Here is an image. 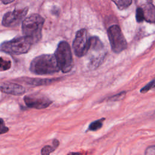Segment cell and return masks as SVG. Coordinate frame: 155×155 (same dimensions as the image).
Listing matches in <instances>:
<instances>
[{
    "label": "cell",
    "instance_id": "6da1fadb",
    "mask_svg": "<svg viewBox=\"0 0 155 155\" xmlns=\"http://www.w3.org/2000/svg\"><path fill=\"white\" fill-rule=\"evenodd\" d=\"M30 71L36 74H52L60 70L54 54H44L34 58L30 65Z\"/></svg>",
    "mask_w": 155,
    "mask_h": 155
},
{
    "label": "cell",
    "instance_id": "7a4b0ae2",
    "mask_svg": "<svg viewBox=\"0 0 155 155\" xmlns=\"http://www.w3.org/2000/svg\"><path fill=\"white\" fill-rule=\"evenodd\" d=\"M44 19L38 14H31L22 21V31L25 36L30 38L33 44L38 42L42 36Z\"/></svg>",
    "mask_w": 155,
    "mask_h": 155
},
{
    "label": "cell",
    "instance_id": "3957f363",
    "mask_svg": "<svg viewBox=\"0 0 155 155\" xmlns=\"http://www.w3.org/2000/svg\"><path fill=\"white\" fill-rule=\"evenodd\" d=\"M32 44V39L24 35L2 42L0 45V50L9 54H24L28 51Z\"/></svg>",
    "mask_w": 155,
    "mask_h": 155
},
{
    "label": "cell",
    "instance_id": "277c9868",
    "mask_svg": "<svg viewBox=\"0 0 155 155\" xmlns=\"http://www.w3.org/2000/svg\"><path fill=\"white\" fill-rule=\"evenodd\" d=\"M54 54L60 70L63 73H68L72 70L74 63L71 48L67 42H60Z\"/></svg>",
    "mask_w": 155,
    "mask_h": 155
},
{
    "label": "cell",
    "instance_id": "5b68a950",
    "mask_svg": "<svg viewBox=\"0 0 155 155\" xmlns=\"http://www.w3.org/2000/svg\"><path fill=\"white\" fill-rule=\"evenodd\" d=\"M108 39L112 51L116 53H119L125 50L127 43L125 37L117 25L110 27L107 31Z\"/></svg>",
    "mask_w": 155,
    "mask_h": 155
},
{
    "label": "cell",
    "instance_id": "8992f818",
    "mask_svg": "<svg viewBox=\"0 0 155 155\" xmlns=\"http://www.w3.org/2000/svg\"><path fill=\"white\" fill-rule=\"evenodd\" d=\"M89 47V38L85 28L78 30L73 42V48L78 57H82L87 53Z\"/></svg>",
    "mask_w": 155,
    "mask_h": 155
},
{
    "label": "cell",
    "instance_id": "52a82bcc",
    "mask_svg": "<svg viewBox=\"0 0 155 155\" xmlns=\"http://www.w3.org/2000/svg\"><path fill=\"white\" fill-rule=\"evenodd\" d=\"M28 7L14 10L6 13L2 18V24L7 27H13L19 25L28 12Z\"/></svg>",
    "mask_w": 155,
    "mask_h": 155
},
{
    "label": "cell",
    "instance_id": "ba28073f",
    "mask_svg": "<svg viewBox=\"0 0 155 155\" xmlns=\"http://www.w3.org/2000/svg\"><path fill=\"white\" fill-rule=\"evenodd\" d=\"M24 101L28 107L36 109L45 108L53 102L48 97L38 93L25 96L24 97Z\"/></svg>",
    "mask_w": 155,
    "mask_h": 155
},
{
    "label": "cell",
    "instance_id": "9c48e42d",
    "mask_svg": "<svg viewBox=\"0 0 155 155\" xmlns=\"http://www.w3.org/2000/svg\"><path fill=\"white\" fill-rule=\"evenodd\" d=\"M0 91L12 95L19 96L25 93V88L22 85L16 83H5L0 86Z\"/></svg>",
    "mask_w": 155,
    "mask_h": 155
},
{
    "label": "cell",
    "instance_id": "30bf717a",
    "mask_svg": "<svg viewBox=\"0 0 155 155\" xmlns=\"http://www.w3.org/2000/svg\"><path fill=\"white\" fill-rule=\"evenodd\" d=\"M144 20L150 23H155V6L151 2H147L141 7Z\"/></svg>",
    "mask_w": 155,
    "mask_h": 155
},
{
    "label": "cell",
    "instance_id": "8fae6325",
    "mask_svg": "<svg viewBox=\"0 0 155 155\" xmlns=\"http://www.w3.org/2000/svg\"><path fill=\"white\" fill-rule=\"evenodd\" d=\"M60 78H56V79H27L26 81L27 83H28L30 85H35V86H38V85H46L48 84H51L54 82H57L59 81Z\"/></svg>",
    "mask_w": 155,
    "mask_h": 155
},
{
    "label": "cell",
    "instance_id": "7c38bea8",
    "mask_svg": "<svg viewBox=\"0 0 155 155\" xmlns=\"http://www.w3.org/2000/svg\"><path fill=\"white\" fill-rule=\"evenodd\" d=\"M105 119L102 118L101 119L96 120L95 121L92 122L88 127V130L90 131H97L99 129L101 128L103 125V122Z\"/></svg>",
    "mask_w": 155,
    "mask_h": 155
},
{
    "label": "cell",
    "instance_id": "4fadbf2b",
    "mask_svg": "<svg viewBox=\"0 0 155 155\" xmlns=\"http://www.w3.org/2000/svg\"><path fill=\"white\" fill-rule=\"evenodd\" d=\"M12 65V62L10 60L4 58L3 57H0V71H6L10 68Z\"/></svg>",
    "mask_w": 155,
    "mask_h": 155
},
{
    "label": "cell",
    "instance_id": "5bb4252c",
    "mask_svg": "<svg viewBox=\"0 0 155 155\" xmlns=\"http://www.w3.org/2000/svg\"><path fill=\"white\" fill-rule=\"evenodd\" d=\"M112 1L120 10L127 8L132 2V0H112Z\"/></svg>",
    "mask_w": 155,
    "mask_h": 155
},
{
    "label": "cell",
    "instance_id": "9a60e30c",
    "mask_svg": "<svg viewBox=\"0 0 155 155\" xmlns=\"http://www.w3.org/2000/svg\"><path fill=\"white\" fill-rule=\"evenodd\" d=\"M126 95V91H122L115 95H113L109 97L108 100L109 101H118L123 99Z\"/></svg>",
    "mask_w": 155,
    "mask_h": 155
},
{
    "label": "cell",
    "instance_id": "2e32d148",
    "mask_svg": "<svg viewBox=\"0 0 155 155\" xmlns=\"http://www.w3.org/2000/svg\"><path fill=\"white\" fill-rule=\"evenodd\" d=\"M154 85H155V79H153L151 81H150L148 84H147L146 85H145L143 88H142L140 89V93H147L150 90H151L152 88H153Z\"/></svg>",
    "mask_w": 155,
    "mask_h": 155
},
{
    "label": "cell",
    "instance_id": "e0dca14e",
    "mask_svg": "<svg viewBox=\"0 0 155 155\" xmlns=\"http://www.w3.org/2000/svg\"><path fill=\"white\" fill-rule=\"evenodd\" d=\"M136 20L138 22H141L144 20L143 18V11L141 7H138L136 10Z\"/></svg>",
    "mask_w": 155,
    "mask_h": 155
},
{
    "label": "cell",
    "instance_id": "ac0fdd59",
    "mask_svg": "<svg viewBox=\"0 0 155 155\" xmlns=\"http://www.w3.org/2000/svg\"><path fill=\"white\" fill-rule=\"evenodd\" d=\"M56 148L53 146L51 147L50 145H47L45 146L42 150H41V154L42 155H47V154H49L51 153H52L53 151H54Z\"/></svg>",
    "mask_w": 155,
    "mask_h": 155
},
{
    "label": "cell",
    "instance_id": "d6986e66",
    "mask_svg": "<svg viewBox=\"0 0 155 155\" xmlns=\"http://www.w3.org/2000/svg\"><path fill=\"white\" fill-rule=\"evenodd\" d=\"M8 131V128L5 125L4 121L2 118H0V134H4Z\"/></svg>",
    "mask_w": 155,
    "mask_h": 155
},
{
    "label": "cell",
    "instance_id": "ffe728a7",
    "mask_svg": "<svg viewBox=\"0 0 155 155\" xmlns=\"http://www.w3.org/2000/svg\"><path fill=\"white\" fill-rule=\"evenodd\" d=\"M147 155H155V145L148 147L145 152Z\"/></svg>",
    "mask_w": 155,
    "mask_h": 155
},
{
    "label": "cell",
    "instance_id": "44dd1931",
    "mask_svg": "<svg viewBox=\"0 0 155 155\" xmlns=\"http://www.w3.org/2000/svg\"><path fill=\"white\" fill-rule=\"evenodd\" d=\"M59 142L57 139H54L53 141V146L56 149L58 148V147L59 146Z\"/></svg>",
    "mask_w": 155,
    "mask_h": 155
},
{
    "label": "cell",
    "instance_id": "7402d4cb",
    "mask_svg": "<svg viewBox=\"0 0 155 155\" xmlns=\"http://www.w3.org/2000/svg\"><path fill=\"white\" fill-rule=\"evenodd\" d=\"M15 0H1L2 2L4 4H10L11 2H12L13 1H14Z\"/></svg>",
    "mask_w": 155,
    "mask_h": 155
},
{
    "label": "cell",
    "instance_id": "603a6c76",
    "mask_svg": "<svg viewBox=\"0 0 155 155\" xmlns=\"http://www.w3.org/2000/svg\"><path fill=\"white\" fill-rule=\"evenodd\" d=\"M147 1H148V2H150V1H151V0H147Z\"/></svg>",
    "mask_w": 155,
    "mask_h": 155
},
{
    "label": "cell",
    "instance_id": "cb8c5ba5",
    "mask_svg": "<svg viewBox=\"0 0 155 155\" xmlns=\"http://www.w3.org/2000/svg\"><path fill=\"white\" fill-rule=\"evenodd\" d=\"M154 87H155V85H154Z\"/></svg>",
    "mask_w": 155,
    "mask_h": 155
}]
</instances>
